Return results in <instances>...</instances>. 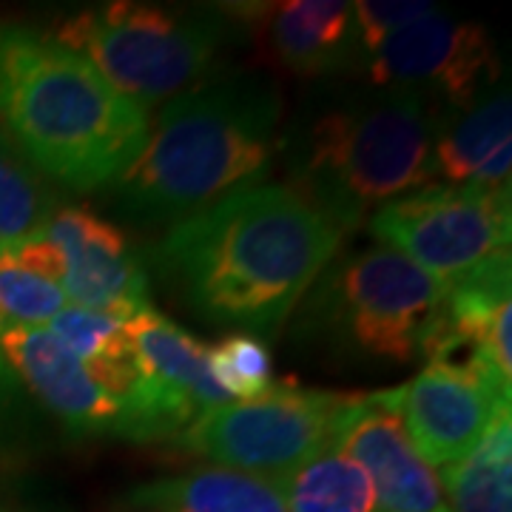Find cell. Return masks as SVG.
Listing matches in <instances>:
<instances>
[{"instance_id":"1","label":"cell","mask_w":512,"mask_h":512,"mask_svg":"<svg viewBox=\"0 0 512 512\" xmlns=\"http://www.w3.org/2000/svg\"><path fill=\"white\" fill-rule=\"evenodd\" d=\"M345 231L288 183H262L165 231L151 262L200 319L274 333L342 248Z\"/></svg>"},{"instance_id":"2","label":"cell","mask_w":512,"mask_h":512,"mask_svg":"<svg viewBox=\"0 0 512 512\" xmlns=\"http://www.w3.org/2000/svg\"><path fill=\"white\" fill-rule=\"evenodd\" d=\"M282 94L271 74L225 72L165 103L134 163L111 185L120 214L171 228L262 185L279 148Z\"/></svg>"},{"instance_id":"3","label":"cell","mask_w":512,"mask_h":512,"mask_svg":"<svg viewBox=\"0 0 512 512\" xmlns=\"http://www.w3.org/2000/svg\"><path fill=\"white\" fill-rule=\"evenodd\" d=\"M0 126L46 180L111 188L140 154L148 111L89 60L29 26H0Z\"/></svg>"},{"instance_id":"4","label":"cell","mask_w":512,"mask_h":512,"mask_svg":"<svg viewBox=\"0 0 512 512\" xmlns=\"http://www.w3.org/2000/svg\"><path fill=\"white\" fill-rule=\"evenodd\" d=\"M444 114L433 94L410 86L330 106L305 131L288 185L350 234L376 208L433 185Z\"/></svg>"},{"instance_id":"5","label":"cell","mask_w":512,"mask_h":512,"mask_svg":"<svg viewBox=\"0 0 512 512\" xmlns=\"http://www.w3.org/2000/svg\"><path fill=\"white\" fill-rule=\"evenodd\" d=\"M228 35L231 9L114 0L66 15L49 37L89 60L111 89L148 111L197 86Z\"/></svg>"},{"instance_id":"6","label":"cell","mask_w":512,"mask_h":512,"mask_svg":"<svg viewBox=\"0 0 512 512\" xmlns=\"http://www.w3.org/2000/svg\"><path fill=\"white\" fill-rule=\"evenodd\" d=\"M302 302L305 330L336 350L367 362L410 365L444 302V288L407 256L373 239L333 259Z\"/></svg>"},{"instance_id":"7","label":"cell","mask_w":512,"mask_h":512,"mask_svg":"<svg viewBox=\"0 0 512 512\" xmlns=\"http://www.w3.org/2000/svg\"><path fill=\"white\" fill-rule=\"evenodd\" d=\"M510 205V188L433 183L376 208L367 231L444 291L510 285Z\"/></svg>"},{"instance_id":"8","label":"cell","mask_w":512,"mask_h":512,"mask_svg":"<svg viewBox=\"0 0 512 512\" xmlns=\"http://www.w3.org/2000/svg\"><path fill=\"white\" fill-rule=\"evenodd\" d=\"M359 393L274 384L248 402L205 410L177 436L185 453L254 476L285 478L308 458L336 444Z\"/></svg>"},{"instance_id":"9","label":"cell","mask_w":512,"mask_h":512,"mask_svg":"<svg viewBox=\"0 0 512 512\" xmlns=\"http://www.w3.org/2000/svg\"><path fill=\"white\" fill-rule=\"evenodd\" d=\"M376 89L410 86L433 94L447 114L467 109L498 89L501 60L484 26L444 12L410 23L365 57Z\"/></svg>"},{"instance_id":"10","label":"cell","mask_w":512,"mask_h":512,"mask_svg":"<svg viewBox=\"0 0 512 512\" xmlns=\"http://www.w3.org/2000/svg\"><path fill=\"white\" fill-rule=\"evenodd\" d=\"M43 234L63 254L66 274L60 288L74 308L123 322L151 308L146 265L114 222L86 205H66L49 217Z\"/></svg>"},{"instance_id":"11","label":"cell","mask_w":512,"mask_h":512,"mask_svg":"<svg viewBox=\"0 0 512 512\" xmlns=\"http://www.w3.org/2000/svg\"><path fill=\"white\" fill-rule=\"evenodd\" d=\"M336 444L365 467L376 512H450L439 476L407 439L393 390L359 393L345 413Z\"/></svg>"},{"instance_id":"12","label":"cell","mask_w":512,"mask_h":512,"mask_svg":"<svg viewBox=\"0 0 512 512\" xmlns=\"http://www.w3.org/2000/svg\"><path fill=\"white\" fill-rule=\"evenodd\" d=\"M407 439L427 467L456 464L476 447L501 410H510V393L427 365L413 382L393 390Z\"/></svg>"},{"instance_id":"13","label":"cell","mask_w":512,"mask_h":512,"mask_svg":"<svg viewBox=\"0 0 512 512\" xmlns=\"http://www.w3.org/2000/svg\"><path fill=\"white\" fill-rule=\"evenodd\" d=\"M0 359L74 436H117L123 410L46 328L0 330Z\"/></svg>"},{"instance_id":"14","label":"cell","mask_w":512,"mask_h":512,"mask_svg":"<svg viewBox=\"0 0 512 512\" xmlns=\"http://www.w3.org/2000/svg\"><path fill=\"white\" fill-rule=\"evenodd\" d=\"M126 325L143 373L154 390L168 439H177L205 410L234 402L214 379L208 345L185 333L168 316L143 308Z\"/></svg>"},{"instance_id":"15","label":"cell","mask_w":512,"mask_h":512,"mask_svg":"<svg viewBox=\"0 0 512 512\" xmlns=\"http://www.w3.org/2000/svg\"><path fill=\"white\" fill-rule=\"evenodd\" d=\"M254 35L265 60L291 74H339L365 63L353 3L288 0L248 6Z\"/></svg>"},{"instance_id":"16","label":"cell","mask_w":512,"mask_h":512,"mask_svg":"<svg viewBox=\"0 0 512 512\" xmlns=\"http://www.w3.org/2000/svg\"><path fill=\"white\" fill-rule=\"evenodd\" d=\"M436 168L447 185L510 188L512 103L493 89L467 109L444 114L436 137Z\"/></svg>"},{"instance_id":"17","label":"cell","mask_w":512,"mask_h":512,"mask_svg":"<svg viewBox=\"0 0 512 512\" xmlns=\"http://www.w3.org/2000/svg\"><path fill=\"white\" fill-rule=\"evenodd\" d=\"M128 504L134 512H288L282 478L220 464L140 484Z\"/></svg>"},{"instance_id":"18","label":"cell","mask_w":512,"mask_h":512,"mask_svg":"<svg viewBox=\"0 0 512 512\" xmlns=\"http://www.w3.org/2000/svg\"><path fill=\"white\" fill-rule=\"evenodd\" d=\"M450 512H512V421L501 410L467 456L439 470Z\"/></svg>"},{"instance_id":"19","label":"cell","mask_w":512,"mask_h":512,"mask_svg":"<svg viewBox=\"0 0 512 512\" xmlns=\"http://www.w3.org/2000/svg\"><path fill=\"white\" fill-rule=\"evenodd\" d=\"M288 512H376V493L365 467L330 444L282 478Z\"/></svg>"},{"instance_id":"20","label":"cell","mask_w":512,"mask_h":512,"mask_svg":"<svg viewBox=\"0 0 512 512\" xmlns=\"http://www.w3.org/2000/svg\"><path fill=\"white\" fill-rule=\"evenodd\" d=\"M55 214V197L46 177L0 134V251L35 237Z\"/></svg>"},{"instance_id":"21","label":"cell","mask_w":512,"mask_h":512,"mask_svg":"<svg viewBox=\"0 0 512 512\" xmlns=\"http://www.w3.org/2000/svg\"><path fill=\"white\" fill-rule=\"evenodd\" d=\"M208 359L214 379L234 402L256 399L276 384L271 350L254 333L231 330L214 348H208Z\"/></svg>"},{"instance_id":"22","label":"cell","mask_w":512,"mask_h":512,"mask_svg":"<svg viewBox=\"0 0 512 512\" xmlns=\"http://www.w3.org/2000/svg\"><path fill=\"white\" fill-rule=\"evenodd\" d=\"M66 308V293L40 276L15 265L0 251V325L3 328H46Z\"/></svg>"},{"instance_id":"23","label":"cell","mask_w":512,"mask_h":512,"mask_svg":"<svg viewBox=\"0 0 512 512\" xmlns=\"http://www.w3.org/2000/svg\"><path fill=\"white\" fill-rule=\"evenodd\" d=\"M439 12L433 3L427 0H359L353 3V20H356V32L365 57L379 49L387 37L407 29L410 23L427 18Z\"/></svg>"},{"instance_id":"24","label":"cell","mask_w":512,"mask_h":512,"mask_svg":"<svg viewBox=\"0 0 512 512\" xmlns=\"http://www.w3.org/2000/svg\"><path fill=\"white\" fill-rule=\"evenodd\" d=\"M6 254L15 259V265L29 271V274L40 276L52 285H63V274H66V262L63 254L52 239L43 231H37L35 237L23 239L15 248H6Z\"/></svg>"},{"instance_id":"25","label":"cell","mask_w":512,"mask_h":512,"mask_svg":"<svg viewBox=\"0 0 512 512\" xmlns=\"http://www.w3.org/2000/svg\"><path fill=\"white\" fill-rule=\"evenodd\" d=\"M0 512H23V510H18L15 504H9V501H6V498L0 495Z\"/></svg>"},{"instance_id":"26","label":"cell","mask_w":512,"mask_h":512,"mask_svg":"<svg viewBox=\"0 0 512 512\" xmlns=\"http://www.w3.org/2000/svg\"><path fill=\"white\" fill-rule=\"evenodd\" d=\"M6 376H9V367H6V362L0 359V382H6Z\"/></svg>"},{"instance_id":"27","label":"cell","mask_w":512,"mask_h":512,"mask_svg":"<svg viewBox=\"0 0 512 512\" xmlns=\"http://www.w3.org/2000/svg\"><path fill=\"white\" fill-rule=\"evenodd\" d=\"M0 134H3V126H0Z\"/></svg>"},{"instance_id":"28","label":"cell","mask_w":512,"mask_h":512,"mask_svg":"<svg viewBox=\"0 0 512 512\" xmlns=\"http://www.w3.org/2000/svg\"><path fill=\"white\" fill-rule=\"evenodd\" d=\"M0 330H3V325H0Z\"/></svg>"}]
</instances>
